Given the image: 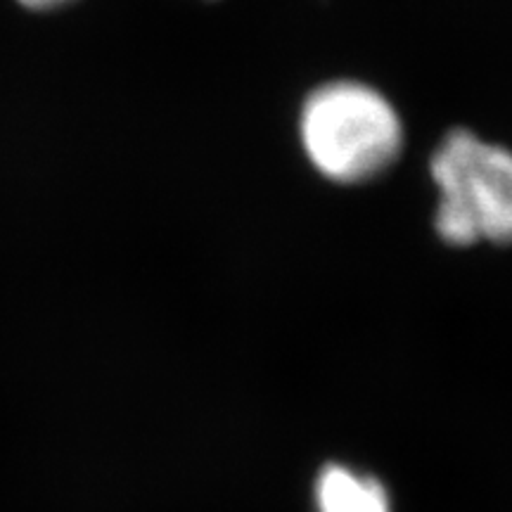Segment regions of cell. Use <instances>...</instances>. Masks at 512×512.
Instances as JSON below:
<instances>
[{"instance_id":"1","label":"cell","mask_w":512,"mask_h":512,"mask_svg":"<svg viewBox=\"0 0 512 512\" xmlns=\"http://www.w3.org/2000/svg\"><path fill=\"white\" fill-rule=\"evenodd\" d=\"M299 138L320 176L351 185L380 176L396 162L403 124L396 107L373 86L332 81L306 98Z\"/></svg>"},{"instance_id":"2","label":"cell","mask_w":512,"mask_h":512,"mask_svg":"<svg viewBox=\"0 0 512 512\" xmlns=\"http://www.w3.org/2000/svg\"><path fill=\"white\" fill-rule=\"evenodd\" d=\"M439 190L434 228L446 245L512 242V152L470 131H453L432 155Z\"/></svg>"},{"instance_id":"3","label":"cell","mask_w":512,"mask_h":512,"mask_svg":"<svg viewBox=\"0 0 512 512\" xmlns=\"http://www.w3.org/2000/svg\"><path fill=\"white\" fill-rule=\"evenodd\" d=\"M313 498L318 512H392L387 489L347 465L323 467Z\"/></svg>"},{"instance_id":"4","label":"cell","mask_w":512,"mask_h":512,"mask_svg":"<svg viewBox=\"0 0 512 512\" xmlns=\"http://www.w3.org/2000/svg\"><path fill=\"white\" fill-rule=\"evenodd\" d=\"M17 3L36 12H50V10L64 8V5L74 3V0H17Z\"/></svg>"}]
</instances>
